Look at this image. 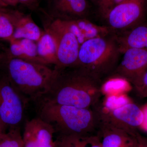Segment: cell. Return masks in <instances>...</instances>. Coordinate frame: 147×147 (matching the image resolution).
Wrapping results in <instances>:
<instances>
[{"label":"cell","mask_w":147,"mask_h":147,"mask_svg":"<svg viewBox=\"0 0 147 147\" xmlns=\"http://www.w3.org/2000/svg\"><path fill=\"white\" fill-rule=\"evenodd\" d=\"M8 129V127L5 125L0 118V137H2L3 135L6 133Z\"/></svg>","instance_id":"29"},{"label":"cell","mask_w":147,"mask_h":147,"mask_svg":"<svg viewBox=\"0 0 147 147\" xmlns=\"http://www.w3.org/2000/svg\"><path fill=\"white\" fill-rule=\"evenodd\" d=\"M18 4H21L29 10L32 11H39V0H16Z\"/></svg>","instance_id":"24"},{"label":"cell","mask_w":147,"mask_h":147,"mask_svg":"<svg viewBox=\"0 0 147 147\" xmlns=\"http://www.w3.org/2000/svg\"><path fill=\"white\" fill-rule=\"evenodd\" d=\"M97 134L101 147H138L137 134L107 124L99 123Z\"/></svg>","instance_id":"12"},{"label":"cell","mask_w":147,"mask_h":147,"mask_svg":"<svg viewBox=\"0 0 147 147\" xmlns=\"http://www.w3.org/2000/svg\"><path fill=\"white\" fill-rule=\"evenodd\" d=\"M14 31L10 9L0 8V40L9 41L13 36Z\"/></svg>","instance_id":"19"},{"label":"cell","mask_w":147,"mask_h":147,"mask_svg":"<svg viewBox=\"0 0 147 147\" xmlns=\"http://www.w3.org/2000/svg\"><path fill=\"white\" fill-rule=\"evenodd\" d=\"M122 54V59L112 75L125 79L134 87L147 70V49L128 48Z\"/></svg>","instance_id":"9"},{"label":"cell","mask_w":147,"mask_h":147,"mask_svg":"<svg viewBox=\"0 0 147 147\" xmlns=\"http://www.w3.org/2000/svg\"><path fill=\"white\" fill-rule=\"evenodd\" d=\"M8 42V50L11 57L44 64L38 55L36 42L28 39L11 40Z\"/></svg>","instance_id":"15"},{"label":"cell","mask_w":147,"mask_h":147,"mask_svg":"<svg viewBox=\"0 0 147 147\" xmlns=\"http://www.w3.org/2000/svg\"><path fill=\"white\" fill-rule=\"evenodd\" d=\"M92 1V0H89V1H90V2H91V1Z\"/></svg>","instance_id":"31"},{"label":"cell","mask_w":147,"mask_h":147,"mask_svg":"<svg viewBox=\"0 0 147 147\" xmlns=\"http://www.w3.org/2000/svg\"><path fill=\"white\" fill-rule=\"evenodd\" d=\"M147 14V0H124L104 19L113 30H127L143 24Z\"/></svg>","instance_id":"8"},{"label":"cell","mask_w":147,"mask_h":147,"mask_svg":"<svg viewBox=\"0 0 147 147\" xmlns=\"http://www.w3.org/2000/svg\"><path fill=\"white\" fill-rule=\"evenodd\" d=\"M45 13L61 20H76L87 18L92 10L88 0H47Z\"/></svg>","instance_id":"10"},{"label":"cell","mask_w":147,"mask_h":147,"mask_svg":"<svg viewBox=\"0 0 147 147\" xmlns=\"http://www.w3.org/2000/svg\"><path fill=\"white\" fill-rule=\"evenodd\" d=\"M18 4L16 0H0V8H4L8 6H16Z\"/></svg>","instance_id":"27"},{"label":"cell","mask_w":147,"mask_h":147,"mask_svg":"<svg viewBox=\"0 0 147 147\" xmlns=\"http://www.w3.org/2000/svg\"><path fill=\"white\" fill-rule=\"evenodd\" d=\"M55 134L53 127L37 117L25 124L24 147H55Z\"/></svg>","instance_id":"11"},{"label":"cell","mask_w":147,"mask_h":147,"mask_svg":"<svg viewBox=\"0 0 147 147\" xmlns=\"http://www.w3.org/2000/svg\"><path fill=\"white\" fill-rule=\"evenodd\" d=\"M138 143V147H147V139L142 137L138 133L136 135Z\"/></svg>","instance_id":"28"},{"label":"cell","mask_w":147,"mask_h":147,"mask_svg":"<svg viewBox=\"0 0 147 147\" xmlns=\"http://www.w3.org/2000/svg\"><path fill=\"white\" fill-rule=\"evenodd\" d=\"M99 123L122 129L136 135L143 122L141 108L124 93L105 95L94 108Z\"/></svg>","instance_id":"5"},{"label":"cell","mask_w":147,"mask_h":147,"mask_svg":"<svg viewBox=\"0 0 147 147\" xmlns=\"http://www.w3.org/2000/svg\"><path fill=\"white\" fill-rule=\"evenodd\" d=\"M11 12L14 31L13 36L9 40L28 39L35 42L38 41L44 31H42L35 23L31 14H24L17 10H11Z\"/></svg>","instance_id":"13"},{"label":"cell","mask_w":147,"mask_h":147,"mask_svg":"<svg viewBox=\"0 0 147 147\" xmlns=\"http://www.w3.org/2000/svg\"><path fill=\"white\" fill-rule=\"evenodd\" d=\"M8 57V48L0 47V69L2 67Z\"/></svg>","instance_id":"25"},{"label":"cell","mask_w":147,"mask_h":147,"mask_svg":"<svg viewBox=\"0 0 147 147\" xmlns=\"http://www.w3.org/2000/svg\"><path fill=\"white\" fill-rule=\"evenodd\" d=\"M134 88L139 96L143 98H147V70L139 83Z\"/></svg>","instance_id":"23"},{"label":"cell","mask_w":147,"mask_h":147,"mask_svg":"<svg viewBox=\"0 0 147 147\" xmlns=\"http://www.w3.org/2000/svg\"><path fill=\"white\" fill-rule=\"evenodd\" d=\"M55 147H101L97 134L90 135H59L55 137Z\"/></svg>","instance_id":"16"},{"label":"cell","mask_w":147,"mask_h":147,"mask_svg":"<svg viewBox=\"0 0 147 147\" xmlns=\"http://www.w3.org/2000/svg\"><path fill=\"white\" fill-rule=\"evenodd\" d=\"M124 0H92L91 3L98 15L105 18L107 14Z\"/></svg>","instance_id":"21"},{"label":"cell","mask_w":147,"mask_h":147,"mask_svg":"<svg viewBox=\"0 0 147 147\" xmlns=\"http://www.w3.org/2000/svg\"></svg>","instance_id":"32"},{"label":"cell","mask_w":147,"mask_h":147,"mask_svg":"<svg viewBox=\"0 0 147 147\" xmlns=\"http://www.w3.org/2000/svg\"><path fill=\"white\" fill-rule=\"evenodd\" d=\"M3 67L11 84L27 103L36 102L47 92L54 72L48 65L12 57L9 53Z\"/></svg>","instance_id":"3"},{"label":"cell","mask_w":147,"mask_h":147,"mask_svg":"<svg viewBox=\"0 0 147 147\" xmlns=\"http://www.w3.org/2000/svg\"><path fill=\"white\" fill-rule=\"evenodd\" d=\"M121 54L116 35L92 38L80 46L76 66L103 82L115 71Z\"/></svg>","instance_id":"4"},{"label":"cell","mask_w":147,"mask_h":147,"mask_svg":"<svg viewBox=\"0 0 147 147\" xmlns=\"http://www.w3.org/2000/svg\"><path fill=\"white\" fill-rule=\"evenodd\" d=\"M73 21L81 30L86 40L110 35L113 31L109 26L96 25L88 18H82Z\"/></svg>","instance_id":"18"},{"label":"cell","mask_w":147,"mask_h":147,"mask_svg":"<svg viewBox=\"0 0 147 147\" xmlns=\"http://www.w3.org/2000/svg\"><path fill=\"white\" fill-rule=\"evenodd\" d=\"M4 47L3 45V44H2L1 42V41H0V47Z\"/></svg>","instance_id":"30"},{"label":"cell","mask_w":147,"mask_h":147,"mask_svg":"<svg viewBox=\"0 0 147 147\" xmlns=\"http://www.w3.org/2000/svg\"><path fill=\"white\" fill-rule=\"evenodd\" d=\"M24 142L20 126L10 127L0 137V147H24Z\"/></svg>","instance_id":"20"},{"label":"cell","mask_w":147,"mask_h":147,"mask_svg":"<svg viewBox=\"0 0 147 147\" xmlns=\"http://www.w3.org/2000/svg\"><path fill=\"white\" fill-rule=\"evenodd\" d=\"M61 21L64 24L65 26L76 37L80 46L85 41H86V40L82 34L81 30L73 20H61Z\"/></svg>","instance_id":"22"},{"label":"cell","mask_w":147,"mask_h":147,"mask_svg":"<svg viewBox=\"0 0 147 147\" xmlns=\"http://www.w3.org/2000/svg\"><path fill=\"white\" fill-rule=\"evenodd\" d=\"M37 116L53 127L55 134H97L99 118L94 108L36 102Z\"/></svg>","instance_id":"2"},{"label":"cell","mask_w":147,"mask_h":147,"mask_svg":"<svg viewBox=\"0 0 147 147\" xmlns=\"http://www.w3.org/2000/svg\"><path fill=\"white\" fill-rule=\"evenodd\" d=\"M49 90L34 102H50L82 108H93L102 98L103 82L78 66L54 67Z\"/></svg>","instance_id":"1"},{"label":"cell","mask_w":147,"mask_h":147,"mask_svg":"<svg viewBox=\"0 0 147 147\" xmlns=\"http://www.w3.org/2000/svg\"><path fill=\"white\" fill-rule=\"evenodd\" d=\"M141 108L144 115V119L140 128L147 132V103L142 106Z\"/></svg>","instance_id":"26"},{"label":"cell","mask_w":147,"mask_h":147,"mask_svg":"<svg viewBox=\"0 0 147 147\" xmlns=\"http://www.w3.org/2000/svg\"><path fill=\"white\" fill-rule=\"evenodd\" d=\"M42 20L44 31L54 38L57 50V61L55 67L63 68L75 66L78 62L80 45L75 36L61 20L47 15L42 9Z\"/></svg>","instance_id":"6"},{"label":"cell","mask_w":147,"mask_h":147,"mask_svg":"<svg viewBox=\"0 0 147 147\" xmlns=\"http://www.w3.org/2000/svg\"><path fill=\"white\" fill-rule=\"evenodd\" d=\"M38 55L44 64L55 65L57 61V46L53 37L44 31L36 42Z\"/></svg>","instance_id":"17"},{"label":"cell","mask_w":147,"mask_h":147,"mask_svg":"<svg viewBox=\"0 0 147 147\" xmlns=\"http://www.w3.org/2000/svg\"><path fill=\"white\" fill-rule=\"evenodd\" d=\"M116 37L121 54L128 48L147 49V25L141 24Z\"/></svg>","instance_id":"14"},{"label":"cell","mask_w":147,"mask_h":147,"mask_svg":"<svg viewBox=\"0 0 147 147\" xmlns=\"http://www.w3.org/2000/svg\"><path fill=\"white\" fill-rule=\"evenodd\" d=\"M3 66L0 69V118L9 129L20 126L27 102L11 84Z\"/></svg>","instance_id":"7"}]
</instances>
